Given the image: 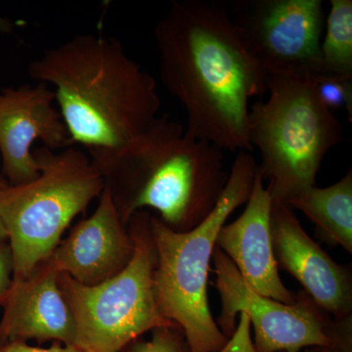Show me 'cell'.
Listing matches in <instances>:
<instances>
[{"instance_id": "9a60e30c", "label": "cell", "mask_w": 352, "mask_h": 352, "mask_svg": "<svg viewBox=\"0 0 352 352\" xmlns=\"http://www.w3.org/2000/svg\"><path fill=\"white\" fill-rule=\"evenodd\" d=\"M286 205L307 215L322 240L352 254L351 170L335 184L312 187Z\"/></svg>"}, {"instance_id": "277c9868", "label": "cell", "mask_w": 352, "mask_h": 352, "mask_svg": "<svg viewBox=\"0 0 352 352\" xmlns=\"http://www.w3.org/2000/svg\"><path fill=\"white\" fill-rule=\"evenodd\" d=\"M256 173L258 163L251 152H239L214 210L188 232L171 230L159 217L150 219L157 307L182 331L187 352H219L228 340L208 305L210 259L220 228L236 208L247 204Z\"/></svg>"}, {"instance_id": "4fadbf2b", "label": "cell", "mask_w": 352, "mask_h": 352, "mask_svg": "<svg viewBox=\"0 0 352 352\" xmlns=\"http://www.w3.org/2000/svg\"><path fill=\"white\" fill-rule=\"evenodd\" d=\"M272 203L258 168L244 212L220 228L215 245L232 261L252 291L289 305L296 302V293L282 282L275 261L270 224Z\"/></svg>"}, {"instance_id": "8992f818", "label": "cell", "mask_w": 352, "mask_h": 352, "mask_svg": "<svg viewBox=\"0 0 352 352\" xmlns=\"http://www.w3.org/2000/svg\"><path fill=\"white\" fill-rule=\"evenodd\" d=\"M39 175L0 192V217L13 256V281H21L59 245L72 220L100 196L102 176L85 152L69 147L55 153L34 150Z\"/></svg>"}, {"instance_id": "e0dca14e", "label": "cell", "mask_w": 352, "mask_h": 352, "mask_svg": "<svg viewBox=\"0 0 352 352\" xmlns=\"http://www.w3.org/2000/svg\"><path fill=\"white\" fill-rule=\"evenodd\" d=\"M317 96L331 112L344 110L352 120V78L317 75L310 78Z\"/></svg>"}, {"instance_id": "5b68a950", "label": "cell", "mask_w": 352, "mask_h": 352, "mask_svg": "<svg viewBox=\"0 0 352 352\" xmlns=\"http://www.w3.org/2000/svg\"><path fill=\"white\" fill-rule=\"evenodd\" d=\"M270 96L249 112V139L261 155L259 175L271 198L286 205L315 186L327 153L344 126L322 104L305 76H267Z\"/></svg>"}, {"instance_id": "ac0fdd59", "label": "cell", "mask_w": 352, "mask_h": 352, "mask_svg": "<svg viewBox=\"0 0 352 352\" xmlns=\"http://www.w3.org/2000/svg\"><path fill=\"white\" fill-rule=\"evenodd\" d=\"M177 329L161 327L153 330L149 340H134L120 352H187Z\"/></svg>"}, {"instance_id": "7c38bea8", "label": "cell", "mask_w": 352, "mask_h": 352, "mask_svg": "<svg viewBox=\"0 0 352 352\" xmlns=\"http://www.w3.org/2000/svg\"><path fill=\"white\" fill-rule=\"evenodd\" d=\"M133 252L131 233L126 232L112 197L104 188L96 210L73 229L48 259L58 272L94 286L124 270Z\"/></svg>"}, {"instance_id": "7a4b0ae2", "label": "cell", "mask_w": 352, "mask_h": 352, "mask_svg": "<svg viewBox=\"0 0 352 352\" xmlns=\"http://www.w3.org/2000/svg\"><path fill=\"white\" fill-rule=\"evenodd\" d=\"M52 87L72 144L117 149L156 120L157 82L115 38L82 34L44 51L28 67Z\"/></svg>"}, {"instance_id": "30bf717a", "label": "cell", "mask_w": 352, "mask_h": 352, "mask_svg": "<svg viewBox=\"0 0 352 352\" xmlns=\"http://www.w3.org/2000/svg\"><path fill=\"white\" fill-rule=\"evenodd\" d=\"M55 150L71 147L68 129L55 107L52 88L43 82L7 87L0 91V154L2 175L10 186L38 177L34 143Z\"/></svg>"}, {"instance_id": "9c48e42d", "label": "cell", "mask_w": 352, "mask_h": 352, "mask_svg": "<svg viewBox=\"0 0 352 352\" xmlns=\"http://www.w3.org/2000/svg\"><path fill=\"white\" fill-rule=\"evenodd\" d=\"M229 18L266 76L318 75L325 28L322 0H236Z\"/></svg>"}, {"instance_id": "d6986e66", "label": "cell", "mask_w": 352, "mask_h": 352, "mask_svg": "<svg viewBox=\"0 0 352 352\" xmlns=\"http://www.w3.org/2000/svg\"><path fill=\"white\" fill-rule=\"evenodd\" d=\"M251 322L245 314H240V323L235 332L229 338L226 346L219 352H258L252 340Z\"/></svg>"}, {"instance_id": "8fae6325", "label": "cell", "mask_w": 352, "mask_h": 352, "mask_svg": "<svg viewBox=\"0 0 352 352\" xmlns=\"http://www.w3.org/2000/svg\"><path fill=\"white\" fill-rule=\"evenodd\" d=\"M270 224L278 270L295 278L303 292L333 318L351 316V266L336 263L308 236L285 204L273 201Z\"/></svg>"}, {"instance_id": "cb8c5ba5", "label": "cell", "mask_w": 352, "mask_h": 352, "mask_svg": "<svg viewBox=\"0 0 352 352\" xmlns=\"http://www.w3.org/2000/svg\"><path fill=\"white\" fill-rule=\"evenodd\" d=\"M10 25H9L7 21L2 20L1 18H0V31L8 32L10 31Z\"/></svg>"}, {"instance_id": "44dd1931", "label": "cell", "mask_w": 352, "mask_h": 352, "mask_svg": "<svg viewBox=\"0 0 352 352\" xmlns=\"http://www.w3.org/2000/svg\"><path fill=\"white\" fill-rule=\"evenodd\" d=\"M0 352H83L75 346H66L60 342H53L52 346L47 349L36 347L25 344L21 340L3 342L0 344Z\"/></svg>"}, {"instance_id": "5bb4252c", "label": "cell", "mask_w": 352, "mask_h": 352, "mask_svg": "<svg viewBox=\"0 0 352 352\" xmlns=\"http://www.w3.org/2000/svg\"><path fill=\"white\" fill-rule=\"evenodd\" d=\"M59 272L50 259L39 264L29 277L13 281L0 322V344L27 340L75 346L74 315L58 283Z\"/></svg>"}, {"instance_id": "6da1fadb", "label": "cell", "mask_w": 352, "mask_h": 352, "mask_svg": "<svg viewBox=\"0 0 352 352\" xmlns=\"http://www.w3.org/2000/svg\"><path fill=\"white\" fill-rule=\"evenodd\" d=\"M164 87L186 111L185 133L220 150L252 152L249 102L267 76L245 50L226 4L175 0L154 31Z\"/></svg>"}, {"instance_id": "7402d4cb", "label": "cell", "mask_w": 352, "mask_h": 352, "mask_svg": "<svg viewBox=\"0 0 352 352\" xmlns=\"http://www.w3.org/2000/svg\"><path fill=\"white\" fill-rule=\"evenodd\" d=\"M7 239H8V234H7L6 226H4L3 221L0 217V244L6 242Z\"/></svg>"}, {"instance_id": "603a6c76", "label": "cell", "mask_w": 352, "mask_h": 352, "mask_svg": "<svg viewBox=\"0 0 352 352\" xmlns=\"http://www.w3.org/2000/svg\"><path fill=\"white\" fill-rule=\"evenodd\" d=\"M308 351H309V352H340L339 349H333V347L323 346L310 347Z\"/></svg>"}, {"instance_id": "2e32d148", "label": "cell", "mask_w": 352, "mask_h": 352, "mask_svg": "<svg viewBox=\"0 0 352 352\" xmlns=\"http://www.w3.org/2000/svg\"><path fill=\"white\" fill-rule=\"evenodd\" d=\"M330 3L318 75L352 78V1L331 0Z\"/></svg>"}, {"instance_id": "3957f363", "label": "cell", "mask_w": 352, "mask_h": 352, "mask_svg": "<svg viewBox=\"0 0 352 352\" xmlns=\"http://www.w3.org/2000/svg\"><path fill=\"white\" fill-rule=\"evenodd\" d=\"M122 222L153 208L175 232H188L212 212L228 173L222 150L185 133L168 113L117 149L88 150Z\"/></svg>"}, {"instance_id": "ba28073f", "label": "cell", "mask_w": 352, "mask_h": 352, "mask_svg": "<svg viewBox=\"0 0 352 352\" xmlns=\"http://www.w3.org/2000/svg\"><path fill=\"white\" fill-rule=\"evenodd\" d=\"M212 259L221 300L217 324L228 339L235 332L236 316L245 314L254 327L258 352H300L317 346L352 352L351 316L333 318L303 291L296 293V302L289 305L258 295L217 245Z\"/></svg>"}, {"instance_id": "ffe728a7", "label": "cell", "mask_w": 352, "mask_h": 352, "mask_svg": "<svg viewBox=\"0 0 352 352\" xmlns=\"http://www.w3.org/2000/svg\"><path fill=\"white\" fill-rule=\"evenodd\" d=\"M13 256L10 245L0 244V303H3L13 283Z\"/></svg>"}, {"instance_id": "d4e9b609", "label": "cell", "mask_w": 352, "mask_h": 352, "mask_svg": "<svg viewBox=\"0 0 352 352\" xmlns=\"http://www.w3.org/2000/svg\"><path fill=\"white\" fill-rule=\"evenodd\" d=\"M8 186V182H7V180L6 178H4V176L2 175V173H0V192L3 191V190L6 189Z\"/></svg>"}, {"instance_id": "52a82bcc", "label": "cell", "mask_w": 352, "mask_h": 352, "mask_svg": "<svg viewBox=\"0 0 352 352\" xmlns=\"http://www.w3.org/2000/svg\"><path fill=\"white\" fill-rule=\"evenodd\" d=\"M151 215L131 219L134 252L126 267L101 283L87 286L59 273L58 283L76 322L75 346L83 352H120L142 333L179 328L160 312L155 296L156 252Z\"/></svg>"}, {"instance_id": "484cf974", "label": "cell", "mask_w": 352, "mask_h": 352, "mask_svg": "<svg viewBox=\"0 0 352 352\" xmlns=\"http://www.w3.org/2000/svg\"><path fill=\"white\" fill-rule=\"evenodd\" d=\"M305 352H309V351H308V349H307V351H305Z\"/></svg>"}]
</instances>
